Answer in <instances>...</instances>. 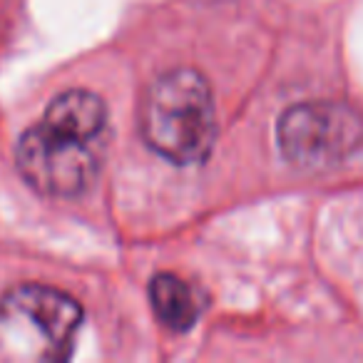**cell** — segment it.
<instances>
[{"mask_svg": "<svg viewBox=\"0 0 363 363\" xmlns=\"http://www.w3.org/2000/svg\"><path fill=\"white\" fill-rule=\"evenodd\" d=\"M140 127L147 145L174 164H199L217 140V107L207 77L194 67L160 75L142 97Z\"/></svg>", "mask_w": 363, "mask_h": 363, "instance_id": "6da1fadb", "label": "cell"}, {"mask_svg": "<svg viewBox=\"0 0 363 363\" xmlns=\"http://www.w3.org/2000/svg\"><path fill=\"white\" fill-rule=\"evenodd\" d=\"M82 326L70 294L45 284H21L0 298V341L26 361H65Z\"/></svg>", "mask_w": 363, "mask_h": 363, "instance_id": "7a4b0ae2", "label": "cell"}, {"mask_svg": "<svg viewBox=\"0 0 363 363\" xmlns=\"http://www.w3.org/2000/svg\"><path fill=\"white\" fill-rule=\"evenodd\" d=\"M18 169L33 189L45 197H77L102 169V140H85L45 122L18 142Z\"/></svg>", "mask_w": 363, "mask_h": 363, "instance_id": "3957f363", "label": "cell"}, {"mask_svg": "<svg viewBox=\"0 0 363 363\" xmlns=\"http://www.w3.org/2000/svg\"><path fill=\"white\" fill-rule=\"evenodd\" d=\"M277 140L291 164L326 169L341 164L361 147L363 117L346 102H298L279 117Z\"/></svg>", "mask_w": 363, "mask_h": 363, "instance_id": "277c9868", "label": "cell"}, {"mask_svg": "<svg viewBox=\"0 0 363 363\" xmlns=\"http://www.w3.org/2000/svg\"><path fill=\"white\" fill-rule=\"evenodd\" d=\"M43 122L85 140H102L107 130V107L90 90H67L50 102Z\"/></svg>", "mask_w": 363, "mask_h": 363, "instance_id": "5b68a950", "label": "cell"}, {"mask_svg": "<svg viewBox=\"0 0 363 363\" xmlns=\"http://www.w3.org/2000/svg\"><path fill=\"white\" fill-rule=\"evenodd\" d=\"M150 301L157 318L172 331H187L202 313V296L177 274H157L150 284Z\"/></svg>", "mask_w": 363, "mask_h": 363, "instance_id": "8992f818", "label": "cell"}]
</instances>
